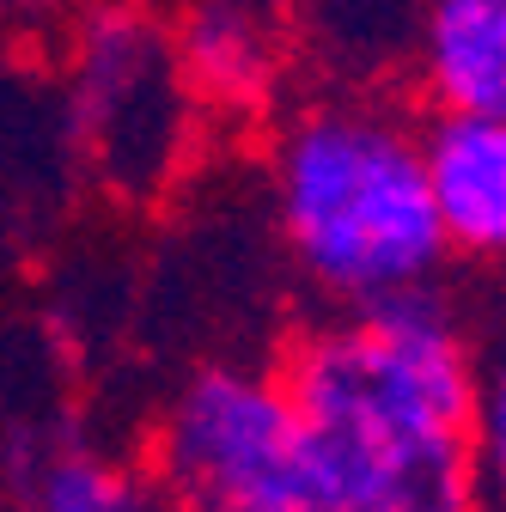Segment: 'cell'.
<instances>
[{
  "mask_svg": "<svg viewBox=\"0 0 506 512\" xmlns=\"http://www.w3.org/2000/svg\"><path fill=\"white\" fill-rule=\"evenodd\" d=\"M159 500L183 512H318L281 372L202 366L171 397L153 445Z\"/></svg>",
  "mask_w": 506,
  "mask_h": 512,
  "instance_id": "3957f363",
  "label": "cell"
},
{
  "mask_svg": "<svg viewBox=\"0 0 506 512\" xmlns=\"http://www.w3.org/2000/svg\"><path fill=\"white\" fill-rule=\"evenodd\" d=\"M74 128L116 196H153L189 141V80L159 25L135 13L92 19L74 74Z\"/></svg>",
  "mask_w": 506,
  "mask_h": 512,
  "instance_id": "277c9868",
  "label": "cell"
},
{
  "mask_svg": "<svg viewBox=\"0 0 506 512\" xmlns=\"http://www.w3.org/2000/svg\"><path fill=\"white\" fill-rule=\"evenodd\" d=\"M177 68L189 80V92L220 98V104H250L263 98L269 74H275V25L257 7H196L177 31Z\"/></svg>",
  "mask_w": 506,
  "mask_h": 512,
  "instance_id": "52a82bcc",
  "label": "cell"
},
{
  "mask_svg": "<svg viewBox=\"0 0 506 512\" xmlns=\"http://www.w3.org/2000/svg\"><path fill=\"white\" fill-rule=\"evenodd\" d=\"M415 43L421 86L439 116L506 122V0H439Z\"/></svg>",
  "mask_w": 506,
  "mask_h": 512,
  "instance_id": "8992f818",
  "label": "cell"
},
{
  "mask_svg": "<svg viewBox=\"0 0 506 512\" xmlns=\"http://www.w3.org/2000/svg\"><path fill=\"white\" fill-rule=\"evenodd\" d=\"M159 512H183V506H171V500H159Z\"/></svg>",
  "mask_w": 506,
  "mask_h": 512,
  "instance_id": "30bf717a",
  "label": "cell"
},
{
  "mask_svg": "<svg viewBox=\"0 0 506 512\" xmlns=\"http://www.w3.org/2000/svg\"><path fill=\"white\" fill-rule=\"evenodd\" d=\"M281 384L318 512H482L476 360L439 287L311 330Z\"/></svg>",
  "mask_w": 506,
  "mask_h": 512,
  "instance_id": "6da1fadb",
  "label": "cell"
},
{
  "mask_svg": "<svg viewBox=\"0 0 506 512\" xmlns=\"http://www.w3.org/2000/svg\"><path fill=\"white\" fill-rule=\"evenodd\" d=\"M415 147L446 250L506 263V122L433 116Z\"/></svg>",
  "mask_w": 506,
  "mask_h": 512,
  "instance_id": "5b68a950",
  "label": "cell"
},
{
  "mask_svg": "<svg viewBox=\"0 0 506 512\" xmlns=\"http://www.w3.org/2000/svg\"><path fill=\"white\" fill-rule=\"evenodd\" d=\"M476 476L506 512V348L488 372H476Z\"/></svg>",
  "mask_w": 506,
  "mask_h": 512,
  "instance_id": "9c48e42d",
  "label": "cell"
},
{
  "mask_svg": "<svg viewBox=\"0 0 506 512\" xmlns=\"http://www.w3.org/2000/svg\"><path fill=\"white\" fill-rule=\"evenodd\" d=\"M275 202L299 269L354 311L433 287L446 263L415 128L378 104L293 116L275 153Z\"/></svg>",
  "mask_w": 506,
  "mask_h": 512,
  "instance_id": "7a4b0ae2",
  "label": "cell"
},
{
  "mask_svg": "<svg viewBox=\"0 0 506 512\" xmlns=\"http://www.w3.org/2000/svg\"><path fill=\"white\" fill-rule=\"evenodd\" d=\"M31 512H159V488L110 452L61 445L31 470Z\"/></svg>",
  "mask_w": 506,
  "mask_h": 512,
  "instance_id": "ba28073f",
  "label": "cell"
}]
</instances>
